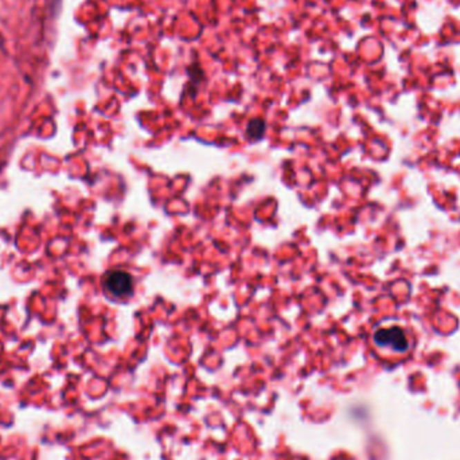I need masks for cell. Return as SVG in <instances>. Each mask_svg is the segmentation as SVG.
<instances>
[{"label": "cell", "mask_w": 460, "mask_h": 460, "mask_svg": "<svg viewBox=\"0 0 460 460\" xmlns=\"http://www.w3.org/2000/svg\"><path fill=\"white\" fill-rule=\"evenodd\" d=\"M374 341L380 347L390 349L396 353L408 352V335L401 327H397V326L378 329L374 334Z\"/></svg>", "instance_id": "6da1fadb"}, {"label": "cell", "mask_w": 460, "mask_h": 460, "mask_svg": "<svg viewBox=\"0 0 460 460\" xmlns=\"http://www.w3.org/2000/svg\"><path fill=\"white\" fill-rule=\"evenodd\" d=\"M264 122L260 120V119H256V120H252L248 126V133L249 136H252V139H260L262 136V132H264Z\"/></svg>", "instance_id": "3957f363"}, {"label": "cell", "mask_w": 460, "mask_h": 460, "mask_svg": "<svg viewBox=\"0 0 460 460\" xmlns=\"http://www.w3.org/2000/svg\"><path fill=\"white\" fill-rule=\"evenodd\" d=\"M105 287H106L108 292H111L113 296L122 298V296H127L132 292L133 282H132V278L128 275L127 272L113 271L106 276Z\"/></svg>", "instance_id": "7a4b0ae2"}]
</instances>
